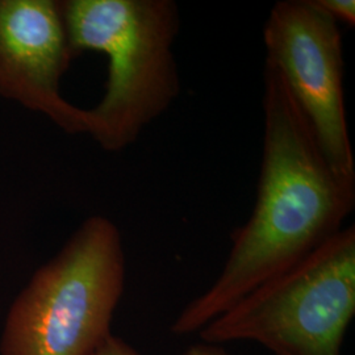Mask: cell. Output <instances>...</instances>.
<instances>
[{
    "label": "cell",
    "mask_w": 355,
    "mask_h": 355,
    "mask_svg": "<svg viewBox=\"0 0 355 355\" xmlns=\"http://www.w3.org/2000/svg\"><path fill=\"white\" fill-rule=\"evenodd\" d=\"M263 150L253 214L239 229L212 287L171 325L199 331L245 295L286 272L343 229L355 205V183L338 177L278 67L265 60Z\"/></svg>",
    "instance_id": "obj_1"
},
{
    "label": "cell",
    "mask_w": 355,
    "mask_h": 355,
    "mask_svg": "<svg viewBox=\"0 0 355 355\" xmlns=\"http://www.w3.org/2000/svg\"><path fill=\"white\" fill-rule=\"evenodd\" d=\"M64 24L76 55L108 58L102 101L87 111V135L105 152L124 150L180 94L174 0H66Z\"/></svg>",
    "instance_id": "obj_2"
},
{
    "label": "cell",
    "mask_w": 355,
    "mask_h": 355,
    "mask_svg": "<svg viewBox=\"0 0 355 355\" xmlns=\"http://www.w3.org/2000/svg\"><path fill=\"white\" fill-rule=\"evenodd\" d=\"M125 284L120 230L91 216L13 300L0 355H91L108 336Z\"/></svg>",
    "instance_id": "obj_3"
},
{
    "label": "cell",
    "mask_w": 355,
    "mask_h": 355,
    "mask_svg": "<svg viewBox=\"0 0 355 355\" xmlns=\"http://www.w3.org/2000/svg\"><path fill=\"white\" fill-rule=\"evenodd\" d=\"M355 315V228H343L286 272L199 330L202 343L255 341L274 355H341Z\"/></svg>",
    "instance_id": "obj_4"
},
{
    "label": "cell",
    "mask_w": 355,
    "mask_h": 355,
    "mask_svg": "<svg viewBox=\"0 0 355 355\" xmlns=\"http://www.w3.org/2000/svg\"><path fill=\"white\" fill-rule=\"evenodd\" d=\"M263 42L267 61L278 67L330 167L355 183L338 23L313 0H282L268 13Z\"/></svg>",
    "instance_id": "obj_5"
},
{
    "label": "cell",
    "mask_w": 355,
    "mask_h": 355,
    "mask_svg": "<svg viewBox=\"0 0 355 355\" xmlns=\"http://www.w3.org/2000/svg\"><path fill=\"white\" fill-rule=\"evenodd\" d=\"M76 57L62 1L0 0V95L70 135L87 133V111L67 102L60 89Z\"/></svg>",
    "instance_id": "obj_6"
},
{
    "label": "cell",
    "mask_w": 355,
    "mask_h": 355,
    "mask_svg": "<svg viewBox=\"0 0 355 355\" xmlns=\"http://www.w3.org/2000/svg\"><path fill=\"white\" fill-rule=\"evenodd\" d=\"M321 11L328 13L337 23L355 26L354 0H313Z\"/></svg>",
    "instance_id": "obj_7"
},
{
    "label": "cell",
    "mask_w": 355,
    "mask_h": 355,
    "mask_svg": "<svg viewBox=\"0 0 355 355\" xmlns=\"http://www.w3.org/2000/svg\"><path fill=\"white\" fill-rule=\"evenodd\" d=\"M91 355H142L130 345L116 336H108L105 341Z\"/></svg>",
    "instance_id": "obj_8"
},
{
    "label": "cell",
    "mask_w": 355,
    "mask_h": 355,
    "mask_svg": "<svg viewBox=\"0 0 355 355\" xmlns=\"http://www.w3.org/2000/svg\"><path fill=\"white\" fill-rule=\"evenodd\" d=\"M183 355H229L220 345L200 343L190 346Z\"/></svg>",
    "instance_id": "obj_9"
}]
</instances>
